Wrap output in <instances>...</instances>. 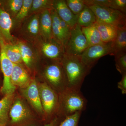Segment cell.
Masks as SVG:
<instances>
[{"mask_svg": "<svg viewBox=\"0 0 126 126\" xmlns=\"http://www.w3.org/2000/svg\"><path fill=\"white\" fill-rule=\"evenodd\" d=\"M43 124L25 99L15 93L6 126H34Z\"/></svg>", "mask_w": 126, "mask_h": 126, "instance_id": "cell-1", "label": "cell"}, {"mask_svg": "<svg viewBox=\"0 0 126 126\" xmlns=\"http://www.w3.org/2000/svg\"><path fill=\"white\" fill-rule=\"evenodd\" d=\"M61 63L67 79V87L81 90L91 69L84 63L80 55L65 54Z\"/></svg>", "mask_w": 126, "mask_h": 126, "instance_id": "cell-2", "label": "cell"}, {"mask_svg": "<svg viewBox=\"0 0 126 126\" xmlns=\"http://www.w3.org/2000/svg\"><path fill=\"white\" fill-rule=\"evenodd\" d=\"M59 106L57 117L64 118L85 110L87 100L81 90L67 87L59 93Z\"/></svg>", "mask_w": 126, "mask_h": 126, "instance_id": "cell-3", "label": "cell"}, {"mask_svg": "<svg viewBox=\"0 0 126 126\" xmlns=\"http://www.w3.org/2000/svg\"><path fill=\"white\" fill-rule=\"evenodd\" d=\"M38 87L46 124L57 117L59 106V94L44 81L38 82Z\"/></svg>", "mask_w": 126, "mask_h": 126, "instance_id": "cell-4", "label": "cell"}, {"mask_svg": "<svg viewBox=\"0 0 126 126\" xmlns=\"http://www.w3.org/2000/svg\"><path fill=\"white\" fill-rule=\"evenodd\" d=\"M48 61L43 71L44 82L59 93L67 87L64 70L61 62Z\"/></svg>", "mask_w": 126, "mask_h": 126, "instance_id": "cell-5", "label": "cell"}, {"mask_svg": "<svg viewBox=\"0 0 126 126\" xmlns=\"http://www.w3.org/2000/svg\"><path fill=\"white\" fill-rule=\"evenodd\" d=\"M19 94L24 98L31 107L43 125L45 124V116L41 102L38 82L32 79L26 87L19 89Z\"/></svg>", "mask_w": 126, "mask_h": 126, "instance_id": "cell-6", "label": "cell"}, {"mask_svg": "<svg viewBox=\"0 0 126 126\" xmlns=\"http://www.w3.org/2000/svg\"><path fill=\"white\" fill-rule=\"evenodd\" d=\"M3 41L4 40L0 37V68L4 78L0 93L4 96L15 93L16 88L13 85L11 81L14 63L6 56L3 46Z\"/></svg>", "mask_w": 126, "mask_h": 126, "instance_id": "cell-7", "label": "cell"}, {"mask_svg": "<svg viewBox=\"0 0 126 126\" xmlns=\"http://www.w3.org/2000/svg\"><path fill=\"white\" fill-rule=\"evenodd\" d=\"M97 19L117 28L126 26V15L121 12L108 7L89 6Z\"/></svg>", "mask_w": 126, "mask_h": 126, "instance_id": "cell-8", "label": "cell"}, {"mask_svg": "<svg viewBox=\"0 0 126 126\" xmlns=\"http://www.w3.org/2000/svg\"><path fill=\"white\" fill-rule=\"evenodd\" d=\"M88 47L81 27L77 24L71 29L69 36L64 45L65 54L81 55Z\"/></svg>", "mask_w": 126, "mask_h": 126, "instance_id": "cell-9", "label": "cell"}, {"mask_svg": "<svg viewBox=\"0 0 126 126\" xmlns=\"http://www.w3.org/2000/svg\"><path fill=\"white\" fill-rule=\"evenodd\" d=\"M111 42L103 43L88 47L80 55L84 63L92 69L101 58L108 55H112Z\"/></svg>", "mask_w": 126, "mask_h": 126, "instance_id": "cell-10", "label": "cell"}, {"mask_svg": "<svg viewBox=\"0 0 126 126\" xmlns=\"http://www.w3.org/2000/svg\"><path fill=\"white\" fill-rule=\"evenodd\" d=\"M41 51L48 60L61 62L65 54L64 46L52 38L44 40L41 45Z\"/></svg>", "mask_w": 126, "mask_h": 126, "instance_id": "cell-11", "label": "cell"}, {"mask_svg": "<svg viewBox=\"0 0 126 126\" xmlns=\"http://www.w3.org/2000/svg\"><path fill=\"white\" fill-rule=\"evenodd\" d=\"M53 9L56 12L59 18L71 28L77 24L78 15H75L72 13L68 7L65 0H53Z\"/></svg>", "mask_w": 126, "mask_h": 126, "instance_id": "cell-12", "label": "cell"}, {"mask_svg": "<svg viewBox=\"0 0 126 126\" xmlns=\"http://www.w3.org/2000/svg\"><path fill=\"white\" fill-rule=\"evenodd\" d=\"M32 78L22 63H14L11 76L12 84L19 89L27 86Z\"/></svg>", "mask_w": 126, "mask_h": 126, "instance_id": "cell-13", "label": "cell"}, {"mask_svg": "<svg viewBox=\"0 0 126 126\" xmlns=\"http://www.w3.org/2000/svg\"><path fill=\"white\" fill-rule=\"evenodd\" d=\"M23 32L25 35L30 40L38 38L40 35L39 15L33 14L27 18L23 26Z\"/></svg>", "mask_w": 126, "mask_h": 126, "instance_id": "cell-14", "label": "cell"}, {"mask_svg": "<svg viewBox=\"0 0 126 126\" xmlns=\"http://www.w3.org/2000/svg\"><path fill=\"white\" fill-rule=\"evenodd\" d=\"M13 22L8 13L0 7V37L6 43H10L13 40L11 31Z\"/></svg>", "mask_w": 126, "mask_h": 126, "instance_id": "cell-15", "label": "cell"}, {"mask_svg": "<svg viewBox=\"0 0 126 126\" xmlns=\"http://www.w3.org/2000/svg\"><path fill=\"white\" fill-rule=\"evenodd\" d=\"M94 24L99 32L102 42L104 43H110L115 39L118 28L97 19Z\"/></svg>", "mask_w": 126, "mask_h": 126, "instance_id": "cell-16", "label": "cell"}, {"mask_svg": "<svg viewBox=\"0 0 126 126\" xmlns=\"http://www.w3.org/2000/svg\"><path fill=\"white\" fill-rule=\"evenodd\" d=\"M50 10H44L39 15L40 32L44 40L53 38Z\"/></svg>", "mask_w": 126, "mask_h": 126, "instance_id": "cell-17", "label": "cell"}, {"mask_svg": "<svg viewBox=\"0 0 126 126\" xmlns=\"http://www.w3.org/2000/svg\"><path fill=\"white\" fill-rule=\"evenodd\" d=\"M52 19V32L53 38L64 46L67 38L61 28L60 18L53 9L50 10Z\"/></svg>", "mask_w": 126, "mask_h": 126, "instance_id": "cell-18", "label": "cell"}, {"mask_svg": "<svg viewBox=\"0 0 126 126\" xmlns=\"http://www.w3.org/2000/svg\"><path fill=\"white\" fill-rule=\"evenodd\" d=\"M112 54L116 55L126 52V26L118 28L116 36L111 42Z\"/></svg>", "mask_w": 126, "mask_h": 126, "instance_id": "cell-19", "label": "cell"}, {"mask_svg": "<svg viewBox=\"0 0 126 126\" xmlns=\"http://www.w3.org/2000/svg\"><path fill=\"white\" fill-rule=\"evenodd\" d=\"M15 93L6 94L0 99V125L6 126L9 119L10 109Z\"/></svg>", "mask_w": 126, "mask_h": 126, "instance_id": "cell-20", "label": "cell"}, {"mask_svg": "<svg viewBox=\"0 0 126 126\" xmlns=\"http://www.w3.org/2000/svg\"><path fill=\"white\" fill-rule=\"evenodd\" d=\"M97 18L93 11L86 5L82 11L78 15L77 24L81 27H87L93 24Z\"/></svg>", "mask_w": 126, "mask_h": 126, "instance_id": "cell-21", "label": "cell"}, {"mask_svg": "<svg viewBox=\"0 0 126 126\" xmlns=\"http://www.w3.org/2000/svg\"><path fill=\"white\" fill-rule=\"evenodd\" d=\"M3 46L5 53L8 58L14 63H22L20 49L18 44H12L6 43L4 40Z\"/></svg>", "mask_w": 126, "mask_h": 126, "instance_id": "cell-22", "label": "cell"}, {"mask_svg": "<svg viewBox=\"0 0 126 126\" xmlns=\"http://www.w3.org/2000/svg\"><path fill=\"white\" fill-rule=\"evenodd\" d=\"M89 47L104 43L102 42L99 32L94 24L87 27H81Z\"/></svg>", "mask_w": 126, "mask_h": 126, "instance_id": "cell-23", "label": "cell"}, {"mask_svg": "<svg viewBox=\"0 0 126 126\" xmlns=\"http://www.w3.org/2000/svg\"><path fill=\"white\" fill-rule=\"evenodd\" d=\"M20 49L23 63L28 68L31 69L35 63V58L33 50L29 45L23 42L18 44Z\"/></svg>", "mask_w": 126, "mask_h": 126, "instance_id": "cell-24", "label": "cell"}, {"mask_svg": "<svg viewBox=\"0 0 126 126\" xmlns=\"http://www.w3.org/2000/svg\"><path fill=\"white\" fill-rule=\"evenodd\" d=\"M1 7L10 15L15 17L23 5V0H0Z\"/></svg>", "mask_w": 126, "mask_h": 126, "instance_id": "cell-25", "label": "cell"}, {"mask_svg": "<svg viewBox=\"0 0 126 126\" xmlns=\"http://www.w3.org/2000/svg\"><path fill=\"white\" fill-rule=\"evenodd\" d=\"M53 0H33L32 1L29 13H35L44 10L53 9Z\"/></svg>", "mask_w": 126, "mask_h": 126, "instance_id": "cell-26", "label": "cell"}, {"mask_svg": "<svg viewBox=\"0 0 126 126\" xmlns=\"http://www.w3.org/2000/svg\"><path fill=\"white\" fill-rule=\"evenodd\" d=\"M82 111L77 112L74 114L66 117L61 120L56 126H79Z\"/></svg>", "mask_w": 126, "mask_h": 126, "instance_id": "cell-27", "label": "cell"}, {"mask_svg": "<svg viewBox=\"0 0 126 126\" xmlns=\"http://www.w3.org/2000/svg\"><path fill=\"white\" fill-rule=\"evenodd\" d=\"M68 7L75 15H78L86 7L83 0H66Z\"/></svg>", "mask_w": 126, "mask_h": 126, "instance_id": "cell-28", "label": "cell"}, {"mask_svg": "<svg viewBox=\"0 0 126 126\" xmlns=\"http://www.w3.org/2000/svg\"><path fill=\"white\" fill-rule=\"evenodd\" d=\"M33 0H23L22 6L16 16V20L20 21L27 17L29 14Z\"/></svg>", "mask_w": 126, "mask_h": 126, "instance_id": "cell-29", "label": "cell"}, {"mask_svg": "<svg viewBox=\"0 0 126 126\" xmlns=\"http://www.w3.org/2000/svg\"><path fill=\"white\" fill-rule=\"evenodd\" d=\"M115 61L116 68L122 75L126 73V52L115 55Z\"/></svg>", "mask_w": 126, "mask_h": 126, "instance_id": "cell-30", "label": "cell"}, {"mask_svg": "<svg viewBox=\"0 0 126 126\" xmlns=\"http://www.w3.org/2000/svg\"><path fill=\"white\" fill-rule=\"evenodd\" d=\"M110 8L121 12L126 15V0H111Z\"/></svg>", "mask_w": 126, "mask_h": 126, "instance_id": "cell-31", "label": "cell"}, {"mask_svg": "<svg viewBox=\"0 0 126 126\" xmlns=\"http://www.w3.org/2000/svg\"><path fill=\"white\" fill-rule=\"evenodd\" d=\"M86 5L110 7L111 0H83Z\"/></svg>", "mask_w": 126, "mask_h": 126, "instance_id": "cell-32", "label": "cell"}, {"mask_svg": "<svg viewBox=\"0 0 126 126\" xmlns=\"http://www.w3.org/2000/svg\"><path fill=\"white\" fill-rule=\"evenodd\" d=\"M121 81L118 83L117 87L121 90L123 94H126V73L122 74Z\"/></svg>", "mask_w": 126, "mask_h": 126, "instance_id": "cell-33", "label": "cell"}, {"mask_svg": "<svg viewBox=\"0 0 126 126\" xmlns=\"http://www.w3.org/2000/svg\"><path fill=\"white\" fill-rule=\"evenodd\" d=\"M63 119L60 118L56 117L49 123L44 124L42 126H56L58 125L61 120Z\"/></svg>", "mask_w": 126, "mask_h": 126, "instance_id": "cell-34", "label": "cell"}, {"mask_svg": "<svg viewBox=\"0 0 126 126\" xmlns=\"http://www.w3.org/2000/svg\"><path fill=\"white\" fill-rule=\"evenodd\" d=\"M1 7V2H0V7Z\"/></svg>", "mask_w": 126, "mask_h": 126, "instance_id": "cell-35", "label": "cell"}, {"mask_svg": "<svg viewBox=\"0 0 126 126\" xmlns=\"http://www.w3.org/2000/svg\"><path fill=\"white\" fill-rule=\"evenodd\" d=\"M0 126H1V125H0Z\"/></svg>", "mask_w": 126, "mask_h": 126, "instance_id": "cell-36", "label": "cell"}, {"mask_svg": "<svg viewBox=\"0 0 126 126\" xmlns=\"http://www.w3.org/2000/svg\"></svg>", "mask_w": 126, "mask_h": 126, "instance_id": "cell-37", "label": "cell"}]
</instances>
